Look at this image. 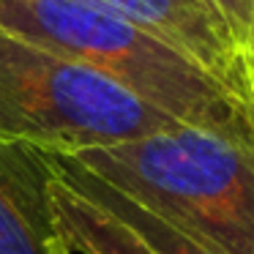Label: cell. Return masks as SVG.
<instances>
[{"instance_id": "3", "label": "cell", "mask_w": 254, "mask_h": 254, "mask_svg": "<svg viewBox=\"0 0 254 254\" xmlns=\"http://www.w3.org/2000/svg\"><path fill=\"white\" fill-rule=\"evenodd\" d=\"M178 126L99 71L0 28V142L79 153Z\"/></svg>"}, {"instance_id": "5", "label": "cell", "mask_w": 254, "mask_h": 254, "mask_svg": "<svg viewBox=\"0 0 254 254\" xmlns=\"http://www.w3.org/2000/svg\"><path fill=\"white\" fill-rule=\"evenodd\" d=\"M47 150L0 142V254H50L58 241Z\"/></svg>"}, {"instance_id": "1", "label": "cell", "mask_w": 254, "mask_h": 254, "mask_svg": "<svg viewBox=\"0 0 254 254\" xmlns=\"http://www.w3.org/2000/svg\"><path fill=\"white\" fill-rule=\"evenodd\" d=\"M0 28L93 68L181 126L254 150V121L224 85L90 0H0Z\"/></svg>"}, {"instance_id": "10", "label": "cell", "mask_w": 254, "mask_h": 254, "mask_svg": "<svg viewBox=\"0 0 254 254\" xmlns=\"http://www.w3.org/2000/svg\"><path fill=\"white\" fill-rule=\"evenodd\" d=\"M50 254H71V252H68V249H66V243H63V241H61V238H58V241H55V243H52V249H50Z\"/></svg>"}, {"instance_id": "7", "label": "cell", "mask_w": 254, "mask_h": 254, "mask_svg": "<svg viewBox=\"0 0 254 254\" xmlns=\"http://www.w3.org/2000/svg\"><path fill=\"white\" fill-rule=\"evenodd\" d=\"M50 202L58 238L71 254H159L123 219L74 191L55 178V172L50 183Z\"/></svg>"}, {"instance_id": "6", "label": "cell", "mask_w": 254, "mask_h": 254, "mask_svg": "<svg viewBox=\"0 0 254 254\" xmlns=\"http://www.w3.org/2000/svg\"><path fill=\"white\" fill-rule=\"evenodd\" d=\"M47 159H50V167L55 172V178H61L74 191H79L82 197L93 199V202H99L110 213H115L118 219H123L153 252H159V254H219L210 246L199 243L197 238H191L189 232H183L181 227H175L167 219H161V216L150 213L145 205H139L128 194L118 191L115 186L101 181L99 175H93L85 167H79L71 156L47 153Z\"/></svg>"}, {"instance_id": "9", "label": "cell", "mask_w": 254, "mask_h": 254, "mask_svg": "<svg viewBox=\"0 0 254 254\" xmlns=\"http://www.w3.org/2000/svg\"><path fill=\"white\" fill-rule=\"evenodd\" d=\"M246 63H249V79H252V115H254V17H252V30L246 39Z\"/></svg>"}, {"instance_id": "4", "label": "cell", "mask_w": 254, "mask_h": 254, "mask_svg": "<svg viewBox=\"0 0 254 254\" xmlns=\"http://www.w3.org/2000/svg\"><path fill=\"white\" fill-rule=\"evenodd\" d=\"M172 47L224 85L252 115V79L243 47L208 0H90ZM254 121V115H252Z\"/></svg>"}, {"instance_id": "8", "label": "cell", "mask_w": 254, "mask_h": 254, "mask_svg": "<svg viewBox=\"0 0 254 254\" xmlns=\"http://www.w3.org/2000/svg\"><path fill=\"white\" fill-rule=\"evenodd\" d=\"M208 3L221 14V19L232 30L235 41L246 52V39H249V30H252V17H254V0H208Z\"/></svg>"}, {"instance_id": "2", "label": "cell", "mask_w": 254, "mask_h": 254, "mask_svg": "<svg viewBox=\"0 0 254 254\" xmlns=\"http://www.w3.org/2000/svg\"><path fill=\"white\" fill-rule=\"evenodd\" d=\"M219 254H254V150L178 126L66 153Z\"/></svg>"}]
</instances>
